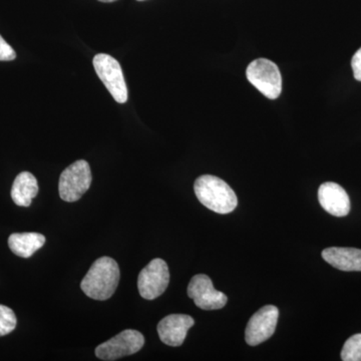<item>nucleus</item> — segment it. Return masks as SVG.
<instances>
[{
	"label": "nucleus",
	"mask_w": 361,
	"mask_h": 361,
	"mask_svg": "<svg viewBox=\"0 0 361 361\" xmlns=\"http://www.w3.org/2000/svg\"><path fill=\"white\" fill-rule=\"evenodd\" d=\"M120 276L118 263L113 258L104 256L94 261L82 279L80 288L90 298L108 300L118 288Z\"/></svg>",
	"instance_id": "f257e3e1"
},
{
	"label": "nucleus",
	"mask_w": 361,
	"mask_h": 361,
	"mask_svg": "<svg viewBox=\"0 0 361 361\" xmlns=\"http://www.w3.org/2000/svg\"><path fill=\"white\" fill-rule=\"evenodd\" d=\"M194 191L201 204L218 214L231 213L238 204L232 188L216 176L199 177L195 182Z\"/></svg>",
	"instance_id": "f03ea898"
},
{
	"label": "nucleus",
	"mask_w": 361,
	"mask_h": 361,
	"mask_svg": "<svg viewBox=\"0 0 361 361\" xmlns=\"http://www.w3.org/2000/svg\"><path fill=\"white\" fill-rule=\"evenodd\" d=\"M247 80L266 97L276 99L282 92V77L276 63L267 59L252 61L246 70Z\"/></svg>",
	"instance_id": "7ed1b4c3"
},
{
	"label": "nucleus",
	"mask_w": 361,
	"mask_h": 361,
	"mask_svg": "<svg viewBox=\"0 0 361 361\" xmlns=\"http://www.w3.org/2000/svg\"><path fill=\"white\" fill-rule=\"evenodd\" d=\"M92 171L89 163L78 160L71 164L61 173L59 182V196L66 202H75L90 189Z\"/></svg>",
	"instance_id": "20e7f679"
},
{
	"label": "nucleus",
	"mask_w": 361,
	"mask_h": 361,
	"mask_svg": "<svg viewBox=\"0 0 361 361\" xmlns=\"http://www.w3.org/2000/svg\"><path fill=\"white\" fill-rule=\"evenodd\" d=\"M92 63L97 77L116 103L125 104L128 101V87L120 63L109 54H99Z\"/></svg>",
	"instance_id": "39448f33"
},
{
	"label": "nucleus",
	"mask_w": 361,
	"mask_h": 361,
	"mask_svg": "<svg viewBox=\"0 0 361 361\" xmlns=\"http://www.w3.org/2000/svg\"><path fill=\"white\" fill-rule=\"evenodd\" d=\"M145 344L141 332L134 329L123 330L110 341L99 344L96 355L99 360L113 361L139 353Z\"/></svg>",
	"instance_id": "423d86ee"
},
{
	"label": "nucleus",
	"mask_w": 361,
	"mask_h": 361,
	"mask_svg": "<svg viewBox=\"0 0 361 361\" xmlns=\"http://www.w3.org/2000/svg\"><path fill=\"white\" fill-rule=\"evenodd\" d=\"M169 282L170 272L167 263L163 259H154L140 272L137 278L140 295L146 300H154L166 291Z\"/></svg>",
	"instance_id": "0eeeda50"
},
{
	"label": "nucleus",
	"mask_w": 361,
	"mask_h": 361,
	"mask_svg": "<svg viewBox=\"0 0 361 361\" xmlns=\"http://www.w3.org/2000/svg\"><path fill=\"white\" fill-rule=\"evenodd\" d=\"M188 295L203 310H218L224 307L228 298L223 292L216 290L212 280L205 274L195 275L188 286Z\"/></svg>",
	"instance_id": "6e6552de"
},
{
	"label": "nucleus",
	"mask_w": 361,
	"mask_h": 361,
	"mask_svg": "<svg viewBox=\"0 0 361 361\" xmlns=\"http://www.w3.org/2000/svg\"><path fill=\"white\" fill-rule=\"evenodd\" d=\"M279 317V310L276 306L266 305L255 313L248 324L245 331L247 343L256 346L269 339L274 334Z\"/></svg>",
	"instance_id": "1a4fd4ad"
},
{
	"label": "nucleus",
	"mask_w": 361,
	"mask_h": 361,
	"mask_svg": "<svg viewBox=\"0 0 361 361\" xmlns=\"http://www.w3.org/2000/svg\"><path fill=\"white\" fill-rule=\"evenodd\" d=\"M193 317L185 314L166 316L158 324L161 341L169 346H180L186 338L188 330L194 325Z\"/></svg>",
	"instance_id": "9d476101"
},
{
	"label": "nucleus",
	"mask_w": 361,
	"mask_h": 361,
	"mask_svg": "<svg viewBox=\"0 0 361 361\" xmlns=\"http://www.w3.org/2000/svg\"><path fill=\"white\" fill-rule=\"evenodd\" d=\"M318 201L327 213L344 217L350 211V200L345 190L334 182L322 184L318 190Z\"/></svg>",
	"instance_id": "9b49d317"
},
{
	"label": "nucleus",
	"mask_w": 361,
	"mask_h": 361,
	"mask_svg": "<svg viewBox=\"0 0 361 361\" xmlns=\"http://www.w3.org/2000/svg\"><path fill=\"white\" fill-rule=\"evenodd\" d=\"M322 258L338 270L361 271L360 249L331 247L322 251Z\"/></svg>",
	"instance_id": "f8f14e48"
},
{
	"label": "nucleus",
	"mask_w": 361,
	"mask_h": 361,
	"mask_svg": "<svg viewBox=\"0 0 361 361\" xmlns=\"http://www.w3.org/2000/svg\"><path fill=\"white\" fill-rule=\"evenodd\" d=\"M39 184L37 178L30 172H23L18 175L11 188V198L16 205L30 207L32 199L39 194Z\"/></svg>",
	"instance_id": "ddd939ff"
},
{
	"label": "nucleus",
	"mask_w": 361,
	"mask_h": 361,
	"mask_svg": "<svg viewBox=\"0 0 361 361\" xmlns=\"http://www.w3.org/2000/svg\"><path fill=\"white\" fill-rule=\"evenodd\" d=\"M45 243V237L39 233H14L8 238V246L21 258L32 257Z\"/></svg>",
	"instance_id": "4468645a"
},
{
	"label": "nucleus",
	"mask_w": 361,
	"mask_h": 361,
	"mask_svg": "<svg viewBox=\"0 0 361 361\" xmlns=\"http://www.w3.org/2000/svg\"><path fill=\"white\" fill-rule=\"evenodd\" d=\"M343 361H361V334L351 336L344 343L341 350Z\"/></svg>",
	"instance_id": "2eb2a0df"
},
{
	"label": "nucleus",
	"mask_w": 361,
	"mask_h": 361,
	"mask_svg": "<svg viewBox=\"0 0 361 361\" xmlns=\"http://www.w3.org/2000/svg\"><path fill=\"white\" fill-rule=\"evenodd\" d=\"M16 316L13 310L0 304V337L11 334L16 327Z\"/></svg>",
	"instance_id": "dca6fc26"
},
{
	"label": "nucleus",
	"mask_w": 361,
	"mask_h": 361,
	"mask_svg": "<svg viewBox=\"0 0 361 361\" xmlns=\"http://www.w3.org/2000/svg\"><path fill=\"white\" fill-rule=\"evenodd\" d=\"M16 58V54L13 47L0 35V61H11Z\"/></svg>",
	"instance_id": "f3484780"
},
{
	"label": "nucleus",
	"mask_w": 361,
	"mask_h": 361,
	"mask_svg": "<svg viewBox=\"0 0 361 361\" xmlns=\"http://www.w3.org/2000/svg\"><path fill=\"white\" fill-rule=\"evenodd\" d=\"M351 66H353V75L358 82H361V47L355 52L353 59H351Z\"/></svg>",
	"instance_id": "a211bd4d"
},
{
	"label": "nucleus",
	"mask_w": 361,
	"mask_h": 361,
	"mask_svg": "<svg viewBox=\"0 0 361 361\" xmlns=\"http://www.w3.org/2000/svg\"><path fill=\"white\" fill-rule=\"evenodd\" d=\"M99 1H101V2H106V4H109V2H114V1H116V0H99Z\"/></svg>",
	"instance_id": "6ab92c4d"
},
{
	"label": "nucleus",
	"mask_w": 361,
	"mask_h": 361,
	"mask_svg": "<svg viewBox=\"0 0 361 361\" xmlns=\"http://www.w3.org/2000/svg\"><path fill=\"white\" fill-rule=\"evenodd\" d=\"M137 1H144V0H137Z\"/></svg>",
	"instance_id": "aec40b11"
}]
</instances>
